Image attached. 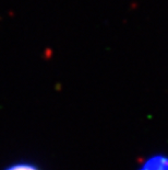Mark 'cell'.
<instances>
[{
	"label": "cell",
	"mask_w": 168,
	"mask_h": 170,
	"mask_svg": "<svg viewBox=\"0 0 168 170\" xmlns=\"http://www.w3.org/2000/svg\"><path fill=\"white\" fill-rule=\"evenodd\" d=\"M137 170H168V155H152L143 160Z\"/></svg>",
	"instance_id": "6da1fadb"
},
{
	"label": "cell",
	"mask_w": 168,
	"mask_h": 170,
	"mask_svg": "<svg viewBox=\"0 0 168 170\" xmlns=\"http://www.w3.org/2000/svg\"><path fill=\"white\" fill-rule=\"evenodd\" d=\"M4 170H41L36 165L31 164L27 161H21V162H15L11 166H8L6 169Z\"/></svg>",
	"instance_id": "7a4b0ae2"
}]
</instances>
